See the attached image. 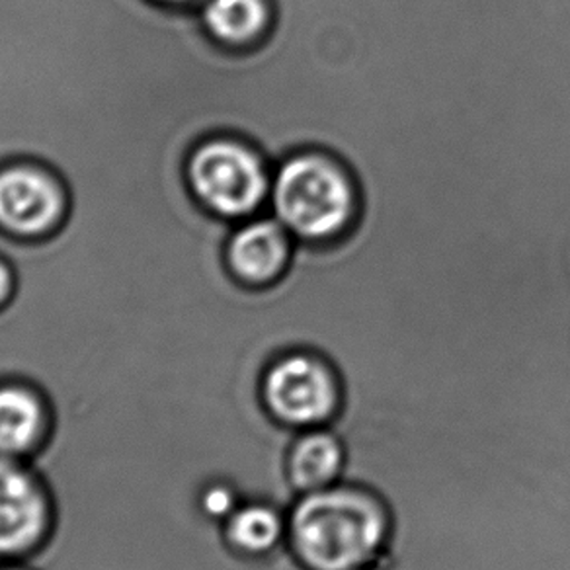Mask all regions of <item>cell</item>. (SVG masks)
I'll return each mask as SVG.
<instances>
[{"mask_svg": "<svg viewBox=\"0 0 570 570\" xmlns=\"http://www.w3.org/2000/svg\"><path fill=\"white\" fill-rule=\"evenodd\" d=\"M391 538L385 502L362 484L338 481L299 494L287 510V547L307 570H372Z\"/></svg>", "mask_w": 570, "mask_h": 570, "instance_id": "cell-1", "label": "cell"}, {"mask_svg": "<svg viewBox=\"0 0 570 570\" xmlns=\"http://www.w3.org/2000/svg\"><path fill=\"white\" fill-rule=\"evenodd\" d=\"M360 196L354 176L331 153L303 149L272 173L269 214L295 240L331 243L356 222Z\"/></svg>", "mask_w": 570, "mask_h": 570, "instance_id": "cell-2", "label": "cell"}, {"mask_svg": "<svg viewBox=\"0 0 570 570\" xmlns=\"http://www.w3.org/2000/svg\"><path fill=\"white\" fill-rule=\"evenodd\" d=\"M272 167L253 142L215 135L191 153L188 178L199 204L230 222L268 212Z\"/></svg>", "mask_w": 570, "mask_h": 570, "instance_id": "cell-3", "label": "cell"}, {"mask_svg": "<svg viewBox=\"0 0 570 570\" xmlns=\"http://www.w3.org/2000/svg\"><path fill=\"white\" fill-rule=\"evenodd\" d=\"M269 416L295 432L331 426L342 409L341 375L325 356L292 350L269 362L261 381Z\"/></svg>", "mask_w": 570, "mask_h": 570, "instance_id": "cell-4", "label": "cell"}, {"mask_svg": "<svg viewBox=\"0 0 570 570\" xmlns=\"http://www.w3.org/2000/svg\"><path fill=\"white\" fill-rule=\"evenodd\" d=\"M67 214V191L51 170L33 163L0 167V229L20 238L48 237Z\"/></svg>", "mask_w": 570, "mask_h": 570, "instance_id": "cell-5", "label": "cell"}, {"mask_svg": "<svg viewBox=\"0 0 570 570\" xmlns=\"http://www.w3.org/2000/svg\"><path fill=\"white\" fill-rule=\"evenodd\" d=\"M295 238L269 212L238 223L230 233L225 258L233 276L253 287L274 284L284 276L294 254Z\"/></svg>", "mask_w": 570, "mask_h": 570, "instance_id": "cell-6", "label": "cell"}, {"mask_svg": "<svg viewBox=\"0 0 570 570\" xmlns=\"http://www.w3.org/2000/svg\"><path fill=\"white\" fill-rule=\"evenodd\" d=\"M48 520V499L38 479L12 458H0V554L30 551Z\"/></svg>", "mask_w": 570, "mask_h": 570, "instance_id": "cell-7", "label": "cell"}, {"mask_svg": "<svg viewBox=\"0 0 570 570\" xmlns=\"http://www.w3.org/2000/svg\"><path fill=\"white\" fill-rule=\"evenodd\" d=\"M346 448L331 426L297 432L287 452V479L299 494L321 491L342 481Z\"/></svg>", "mask_w": 570, "mask_h": 570, "instance_id": "cell-8", "label": "cell"}, {"mask_svg": "<svg viewBox=\"0 0 570 570\" xmlns=\"http://www.w3.org/2000/svg\"><path fill=\"white\" fill-rule=\"evenodd\" d=\"M222 539L233 553L266 559L287 547V510L269 500L245 499L223 522Z\"/></svg>", "mask_w": 570, "mask_h": 570, "instance_id": "cell-9", "label": "cell"}, {"mask_svg": "<svg viewBox=\"0 0 570 570\" xmlns=\"http://www.w3.org/2000/svg\"><path fill=\"white\" fill-rule=\"evenodd\" d=\"M199 14L207 33L230 49L258 46L274 22L269 0H204Z\"/></svg>", "mask_w": 570, "mask_h": 570, "instance_id": "cell-10", "label": "cell"}, {"mask_svg": "<svg viewBox=\"0 0 570 570\" xmlns=\"http://www.w3.org/2000/svg\"><path fill=\"white\" fill-rule=\"evenodd\" d=\"M43 404L32 389L0 387V458H17L38 444L43 430Z\"/></svg>", "mask_w": 570, "mask_h": 570, "instance_id": "cell-11", "label": "cell"}, {"mask_svg": "<svg viewBox=\"0 0 570 570\" xmlns=\"http://www.w3.org/2000/svg\"><path fill=\"white\" fill-rule=\"evenodd\" d=\"M245 499V492L240 491V487L233 479L222 476L204 489L199 497V507H202V512L212 522L217 523L222 531L223 522L243 504Z\"/></svg>", "mask_w": 570, "mask_h": 570, "instance_id": "cell-12", "label": "cell"}, {"mask_svg": "<svg viewBox=\"0 0 570 570\" xmlns=\"http://www.w3.org/2000/svg\"><path fill=\"white\" fill-rule=\"evenodd\" d=\"M14 292V272L9 266V262L0 258V309L9 303Z\"/></svg>", "mask_w": 570, "mask_h": 570, "instance_id": "cell-13", "label": "cell"}, {"mask_svg": "<svg viewBox=\"0 0 570 570\" xmlns=\"http://www.w3.org/2000/svg\"><path fill=\"white\" fill-rule=\"evenodd\" d=\"M163 4H173V7H194V4H202L204 0H157Z\"/></svg>", "mask_w": 570, "mask_h": 570, "instance_id": "cell-14", "label": "cell"}, {"mask_svg": "<svg viewBox=\"0 0 570 570\" xmlns=\"http://www.w3.org/2000/svg\"><path fill=\"white\" fill-rule=\"evenodd\" d=\"M0 570H22V569H0Z\"/></svg>", "mask_w": 570, "mask_h": 570, "instance_id": "cell-15", "label": "cell"}]
</instances>
